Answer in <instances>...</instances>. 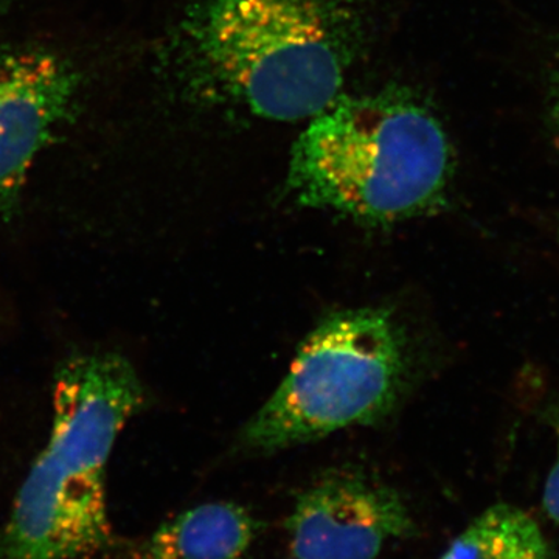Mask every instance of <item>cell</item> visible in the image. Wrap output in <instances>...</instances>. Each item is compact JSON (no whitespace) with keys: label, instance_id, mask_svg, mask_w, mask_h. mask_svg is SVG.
<instances>
[{"label":"cell","instance_id":"4","mask_svg":"<svg viewBox=\"0 0 559 559\" xmlns=\"http://www.w3.org/2000/svg\"><path fill=\"white\" fill-rule=\"evenodd\" d=\"M407 360L406 341L390 312L331 314L300 345L288 377L246 426L242 443L275 451L377 423L400 399Z\"/></svg>","mask_w":559,"mask_h":559},{"label":"cell","instance_id":"10","mask_svg":"<svg viewBox=\"0 0 559 559\" xmlns=\"http://www.w3.org/2000/svg\"><path fill=\"white\" fill-rule=\"evenodd\" d=\"M554 112H555V117H557V121L559 123V68H558L557 81H555V90H554Z\"/></svg>","mask_w":559,"mask_h":559},{"label":"cell","instance_id":"3","mask_svg":"<svg viewBox=\"0 0 559 559\" xmlns=\"http://www.w3.org/2000/svg\"><path fill=\"white\" fill-rule=\"evenodd\" d=\"M452 150L432 110L409 92L341 94L310 119L290 151L299 204L367 224L436 212L447 201Z\"/></svg>","mask_w":559,"mask_h":559},{"label":"cell","instance_id":"5","mask_svg":"<svg viewBox=\"0 0 559 559\" xmlns=\"http://www.w3.org/2000/svg\"><path fill=\"white\" fill-rule=\"evenodd\" d=\"M395 489L360 474H331L297 499L288 520L296 559H374L412 533Z\"/></svg>","mask_w":559,"mask_h":559},{"label":"cell","instance_id":"2","mask_svg":"<svg viewBox=\"0 0 559 559\" xmlns=\"http://www.w3.org/2000/svg\"><path fill=\"white\" fill-rule=\"evenodd\" d=\"M145 403L119 353H73L55 374L53 426L0 532V559H87L112 546L106 465Z\"/></svg>","mask_w":559,"mask_h":559},{"label":"cell","instance_id":"9","mask_svg":"<svg viewBox=\"0 0 559 559\" xmlns=\"http://www.w3.org/2000/svg\"><path fill=\"white\" fill-rule=\"evenodd\" d=\"M547 423H549L555 441H557V457H555L546 487H544L543 507L547 516L559 524V396L547 407Z\"/></svg>","mask_w":559,"mask_h":559},{"label":"cell","instance_id":"1","mask_svg":"<svg viewBox=\"0 0 559 559\" xmlns=\"http://www.w3.org/2000/svg\"><path fill=\"white\" fill-rule=\"evenodd\" d=\"M364 32V0H201L180 28V73L210 103L312 119L342 94Z\"/></svg>","mask_w":559,"mask_h":559},{"label":"cell","instance_id":"8","mask_svg":"<svg viewBox=\"0 0 559 559\" xmlns=\"http://www.w3.org/2000/svg\"><path fill=\"white\" fill-rule=\"evenodd\" d=\"M440 559H551L538 522L510 503L489 507Z\"/></svg>","mask_w":559,"mask_h":559},{"label":"cell","instance_id":"7","mask_svg":"<svg viewBox=\"0 0 559 559\" xmlns=\"http://www.w3.org/2000/svg\"><path fill=\"white\" fill-rule=\"evenodd\" d=\"M257 524L240 506L205 503L165 522L128 559H241Z\"/></svg>","mask_w":559,"mask_h":559},{"label":"cell","instance_id":"6","mask_svg":"<svg viewBox=\"0 0 559 559\" xmlns=\"http://www.w3.org/2000/svg\"><path fill=\"white\" fill-rule=\"evenodd\" d=\"M75 73L43 50L0 47V219L20 202L33 160L68 117Z\"/></svg>","mask_w":559,"mask_h":559}]
</instances>
